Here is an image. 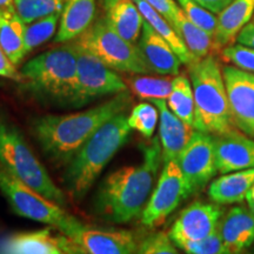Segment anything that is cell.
Listing matches in <instances>:
<instances>
[{
	"label": "cell",
	"mask_w": 254,
	"mask_h": 254,
	"mask_svg": "<svg viewBox=\"0 0 254 254\" xmlns=\"http://www.w3.org/2000/svg\"><path fill=\"white\" fill-rule=\"evenodd\" d=\"M24 30L25 23L15 11L0 12V47L15 66L26 56Z\"/></svg>",
	"instance_id": "cell-25"
},
{
	"label": "cell",
	"mask_w": 254,
	"mask_h": 254,
	"mask_svg": "<svg viewBox=\"0 0 254 254\" xmlns=\"http://www.w3.org/2000/svg\"><path fill=\"white\" fill-rule=\"evenodd\" d=\"M254 15V0H233L217 17L213 39L218 52L237 41L240 31Z\"/></svg>",
	"instance_id": "cell-20"
},
{
	"label": "cell",
	"mask_w": 254,
	"mask_h": 254,
	"mask_svg": "<svg viewBox=\"0 0 254 254\" xmlns=\"http://www.w3.org/2000/svg\"><path fill=\"white\" fill-rule=\"evenodd\" d=\"M187 67L194 94V128L212 135L236 129L222 67L215 56L195 59Z\"/></svg>",
	"instance_id": "cell-4"
},
{
	"label": "cell",
	"mask_w": 254,
	"mask_h": 254,
	"mask_svg": "<svg viewBox=\"0 0 254 254\" xmlns=\"http://www.w3.org/2000/svg\"><path fill=\"white\" fill-rule=\"evenodd\" d=\"M0 77L11 79V80L24 82V77L21 72H19L12 60L0 47Z\"/></svg>",
	"instance_id": "cell-36"
},
{
	"label": "cell",
	"mask_w": 254,
	"mask_h": 254,
	"mask_svg": "<svg viewBox=\"0 0 254 254\" xmlns=\"http://www.w3.org/2000/svg\"><path fill=\"white\" fill-rule=\"evenodd\" d=\"M2 11V9H0V12H1Z\"/></svg>",
	"instance_id": "cell-44"
},
{
	"label": "cell",
	"mask_w": 254,
	"mask_h": 254,
	"mask_svg": "<svg viewBox=\"0 0 254 254\" xmlns=\"http://www.w3.org/2000/svg\"><path fill=\"white\" fill-rule=\"evenodd\" d=\"M254 184V167L222 174L208 186V196L219 205L244 201Z\"/></svg>",
	"instance_id": "cell-23"
},
{
	"label": "cell",
	"mask_w": 254,
	"mask_h": 254,
	"mask_svg": "<svg viewBox=\"0 0 254 254\" xmlns=\"http://www.w3.org/2000/svg\"><path fill=\"white\" fill-rule=\"evenodd\" d=\"M177 161L185 177L190 195L204 190L218 173L214 135L195 129Z\"/></svg>",
	"instance_id": "cell-11"
},
{
	"label": "cell",
	"mask_w": 254,
	"mask_h": 254,
	"mask_svg": "<svg viewBox=\"0 0 254 254\" xmlns=\"http://www.w3.org/2000/svg\"><path fill=\"white\" fill-rule=\"evenodd\" d=\"M202 7L208 9L209 12L214 14H219L226 6L231 4L233 0H194Z\"/></svg>",
	"instance_id": "cell-38"
},
{
	"label": "cell",
	"mask_w": 254,
	"mask_h": 254,
	"mask_svg": "<svg viewBox=\"0 0 254 254\" xmlns=\"http://www.w3.org/2000/svg\"><path fill=\"white\" fill-rule=\"evenodd\" d=\"M171 25L174 27V30L177 31V33L179 34V37L182 38L187 49L194 56L195 59L219 53L213 36L202 30L198 25L192 23L184 13L180 6L173 20L171 21Z\"/></svg>",
	"instance_id": "cell-24"
},
{
	"label": "cell",
	"mask_w": 254,
	"mask_h": 254,
	"mask_svg": "<svg viewBox=\"0 0 254 254\" xmlns=\"http://www.w3.org/2000/svg\"><path fill=\"white\" fill-rule=\"evenodd\" d=\"M253 23H254V15H253Z\"/></svg>",
	"instance_id": "cell-43"
},
{
	"label": "cell",
	"mask_w": 254,
	"mask_h": 254,
	"mask_svg": "<svg viewBox=\"0 0 254 254\" xmlns=\"http://www.w3.org/2000/svg\"><path fill=\"white\" fill-rule=\"evenodd\" d=\"M173 79L160 77H133L128 85L140 99H167L172 91Z\"/></svg>",
	"instance_id": "cell-29"
},
{
	"label": "cell",
	"mask_w": 254,
	"mask_h": 254,
	"mask_svg": "<svg viewBox=\"0 0 254 254\" xmlns=\"http://www.w3.org/2000/svg\"><path fill=\"white\" fill-rule=\"evenodd\" d=\"M73 43L77 51L78 78L73 106H81L97 98L127 91L126 82L114 72V69L84 47L79 46L74 40Z\"/></svg>",
	"instance_id": "cell-9"
},
{
	"label": "cell",
	"mask_w": 254,
	"mask_h": 254,
	"mask_svg": "<svg viewBox=\"0 0 254 254\" xmlns=\"http://www.w3.org/2000/svg\"><path fill=\"white\" fill-rule=\"evenodd\" d=\"M134 2L138 6L139 11H140L145 20L170 44L183 64L190 65V63L194 62V56L190 52L185 43H184L182 38L179 37V34L177 33V31L174 30V27L170 24V21L166 18L163 17L157 9H154L145 0H134Z\"/></svg>",
	"instance_id": "cell-26"
},
{
	"label": "cell",
	"mask_w": 254,
	"mask_h": 254,
	"mask_svg": "<svg viewBox=\"0 0 254 254\" xmlns=\"http://www.w3.org/2000/svg\"><path fill=\"white\" fill-rule=\"evenodd\" d=\"M0 165L19 180L60 206L66 205L64 192L51 179L20 131L0 114Z\"/></svg>",
	"instance_id": "cell-6"
},
{
	"label": "cell",
	"mask_w": 254,
	"mask_h": 254,
	"mask_svg": "<svg viewBox=\"0 0 254 254\" xmlns=\"http://www.w3.org/2000/svg\"><path fill=\"white\" fill-rule=\"evenodd\" d=\"M237 41L241 45H245L254 49V23H249L240 31Z\"/></svg>",
	"instance_id": "cell-39"
},
{
	"label": "cell",
	"mask_w": 254,
	"mask_h": 254,
	"mask_svg": "<svg viewBox=\"0 0 254 254\" xmlns=\"http://www.w3.org/2000/svg\"><path fill=\"white\" fill-rule=\"evenodd\" d=\"M246 201H247V205H249V207L254 212V184L250 189L249 193H247Z\"/></svg>",
	"instance_id": "cell-41"
},
{
	"label": "cell",
	"mask_w": 254,
	"mask_h": 254,
	"mask_svg": "<svg viewBox=\"0 0 254 254\" xmlns=\"http://www.w3.org/2000/svg\"><path fill=\"white\" fill-rule=\"evenodd\" d=\"M105 18L109 24L129 43L140 38L145 19L134 0H103Z\"/></svg>",
	"instance_id": "cell-21"
},
{
	"label": "cell",
	"mask_w": 254,
	"mask_h": 254,
	"mask_svg": "<svg viewBox=\"0 0 254 254\" xmlns=\"http://www.w3.org/2000/svg\"><path fill=\"white\" fill-rule=\"evenodd\" d=\"M129 105L131 95L128 92H120L110 100L86 111L38 117L32 122L31 129L51 161L67 165L88 138L116 114L125 112Z\"/></svg>",
	"instance_id": "cell-2"
},
{
	"label": "cell",
	"mask_w": 254,
	"mask_h": 254,
	"mask_svg": "<svg viewBox=\"0 0 254 254\" xmlns=\"http://www.w3.org/2000/svg\"><path fill=\"white\" fill-rule=\"evenodd\" d=\"M222 215L224 209L217 202L195 201L183 209L168 231V236L176 246L184 241L204 239L218 231Z\"/></svg>",
	"instance_id": "cell-13"
},
{
	"label": "cell",
	"mask_w": 254,
	"mask_h": 254,
	"mask_svg": "<svg viewBox=\"0 0 254 254\" xmlns=\"http://www.w3.org/2000/svg\"><path fill=\"white\" fill-rule=\"evenodd\" d=\"M189 196V186L178 161H166L141 213V224L150 228L160 226Z\"/></svg>",
	"instance_id": "cell-10"
},
{
	"label": "cell",
	"mask_w": 254,
	"mask_h": 254,
	"mask_svg": "<svg viewBox=\"0 0 254 254\" xmlns=\"http://www.w3.org/2000/svg\"><path fill=\"white\" fill-rule=\"evenodd\" d=\"M221 59L226 63H231L244 71L254 73V49L241 44H232L224 47L220 52Z\"/></svg>",
	"instance_id": "cell-33"
},
{
	"label": "cell",
	"mask_w": 254,
	"mask_h": 254,
	"mask_svg": "<svg viewBox=\"0 0 254 254\" xmlns=\"http://www.w3.org/2000/svg\"><path fill=\"white\" fill-rule=\"evenodd\" d=\"M214 148L220 174L254 167V138L240 129L214 135Z\"/></svg>",
	"instance_id": "cell-16"
},
{
	"label": "cell",
	"mask_w": 254,
	"mask_h": 254,
	"mask_svg": "<svg viewBox=\"0 0 254 254\" xmlns=\"http://www.w3.org/2000/svg\"><path fill=\"white\" fill-rule=\"evenodd\" d=\"M127 122L132 129L140 133L145 139H151L159 122V110L154 104H138L127 117Z\"/></svg>",
	"instance_id": "cell-31"
},
{
	"label": "cell",
	"mask_w": 254,
	"mask_h": 254,
	"mask_svg": "<svg viewBox=\"0 0 254 254\" xmlns=\"http://www.w3.org/2000/svg\"><path fill=\"white\" fill-rule=\"evenodd\" d=\"M65 0H13L15 13L25 24L63 11Z\"/></svg>",
	"instance_id": "cell-30"
},
{
	"label": "cell",
	"mask_w": 254,
	"mask_h": 254,
	"mask_svg": "<svg viewBox=\"0 0 254 254\" xmlns=\"http://www.w3.org/2000/svg\"><path fill=\"white\" fill-rule=\"evenodd\" d=\"M60 15H62V12L50 14L47 17L32 21V23L25 24L24 40L26 55L55 36Z\"/></svg>",
	"instance_id": "cell-28"
},
{
	"label": "cell",
	"mask_w": 254,
	"mask_h": 254,
	"mask_svg": "<svg viewBox=\"0 0 254 254\" xmlns=\"http://www.w3.org/2000/svg\"><path fill=\"white\" fill-rule=\"evenodd\" d=\"M138 50L150 73L159 75H177L182 60L172 47L147 21H144Z\"/></svg>",
	"instance_id": "cell-17"
},
{
	"label": "cell",
	"mask_w": 254,
	"mask_h": 254,
	"mask_svg": "<svg viewBox=\"0 0 254 254\" xmlns=\"http://www.w3.org/2000/svg\"><path fill=\"white\" fill-rule=\"evenodd\" d=\"M132 128L127 114L120 112L106 122L73 155L64 183L74 200H81L106 165L128 140Z\"/></svg>",
	"instance_id": "cell-3"
},
{
	"label": "cell",
	"mask_w": 254,
	"mask_h": 254,
	"mask_svg": "<svg viewBox=\"0 0 254 254\" xmlns=\"http://www.w3.org/2000/svg\"><path fill=\"white\" fill-rule=\"evenodd\" d=\"M24 82L46 99L73 105L77 91V51L74 43L41 53L21 68Z\"/></svg>",
	"instance_id": "cell-5"
},
{
	"label": "cell",
	"mask_w": 254,
	"mask_h": 254,
	"mask_svg": "<svg viewBox=\"0 0 254 254\" xmlns=\"http://www.w3.org/2000/svg\"><path fill=\"white\" fill-rule=\"evenodd\" d=\"M250 249H251V250H252V251H251V252H253V253H254V243H253V245L250 247Z\"/></svg>",
	"instance_id": "cell-42"
},
{
	"label": "cell",
	"mask_w": 254,
	"mask_h": 254,
	"mask_svg": "<svg viewBox=\"0 0 254 254\" xmlns=\"http://www.w3.org/2000/svg\"><path fill=\"white\" fill-rule=\"evenodd\" d=\"M145 1L148 2L154 9H157L163 17L166 18L170 24L179 9V6L176 4L174 0H145Z\"/></svg>",
	"instance_id": "cell-37"
},
{
	"label": "cell",
	"mask_w": 254,
	"mask_h": 254,
	"mask_svg": "<svg viewBox=\"0 0 254 254\" xmlns=\"http://www.w3.org/2000/svg\"><path fill=\"white\" fill-rule=\"evenodd\" d=\"M142 163L114 171L104 179L94 198L95 213L105 220L126 224L141 215L153 192L163 163L159 138L142 144Z\"/></svg>",
	"instance_id": "cell-1"
},
{
	"label": "cell",
	"mask_w": 254,
	"mask_h": 254,
	"mask_svg": "<svg viewBox=\"0 0 254 254\" xmlns=\"http://www.w3.org/2000/svg\"><path fill=\"white\" fill-rule=\"evenodd\" d=\"M95 5V0H65L56 43H68L84 33L93 23Z\"/></svg>",
	"instance_id": "cell-22"
},
{
	"label": "cell",
	"mask_w": 254,
	"mask_h": 254,
	"mask_svg": "<svg viewBox=\"0 0 254 254\" xmlns=\"http://www.w3.org/2000/svg\"><path fill=\"white\" fill-rule=\"evenodd\" d=\"M177 247L189 254H226L219 228L217 232L204 239L184 241V243L178 244Z\"/></svg>",
	"instance_id": "cell-34"
},
{
	"label": "cell",
	"mask_w": 254,
	"mask_h": 254,
	"mask_svg": "<svg viewBox=\"0 0 254 254\" xmlns=\"http://www.w3.org/2000/svg\"><path fill=\"white\" fill-rule=\"evenodd\" d=\"M0 9H2V11H15L13 0H0Z\"/></svg>",
	"instance_id": "cell-40"
},
{
	"label": "cell",
	"mask_w": 254,
	"mask_h": 254,
	"mask_svg": "<svg viewBox=\"0 0 254 254\" xmlns=\"http://www.w3.org/2000/svg\"><path fill=\"white\" fill-rule=\"evenodd\" d=\"M180 8L192 23L198 25L202 30L213 36L217 26V17L208 9L202 7L194 0H177Z\"/></svg>",
	"instance_id": "cell-32"
},
{
	"label": "cell",
	"mask_w": 254,
	"mask_h": 254,
	"mask_svg": "<svg viewBox=\"0 0 254 254\" xmlns=\"http://www.w3.org/2000/svg\"><path fill=\"white\" fill-rule=\"evenodd\" d=\"M222 74L234 125L254 138V73L226 65L222 67Z\"/></svg>",
	"instance_id": "cell-12"
},
{
	"label": "cell",
	"mask_w": 254,
	"mask_h": 254,
	"mask_svg": "<svg viewBox=\"0 0 254 254\" xmlns=\"http://www.w3.org/2000/svg\"><path fill=\"white\" fill-rule=\"evenodd\" d=\"M167 106L178 118L194 127V94L190 78L185 74L173 78L172 91L167 98Z\"/></svg>",
	"instance_id": "cell-27"
},
{
	"label": "cell",
	"mask_w": 254,
	"mask_h": 254,
	"mask_svg": "<svg viewBox=\"0 0 254 254\" xmlns=\"http://www.w3.org/2000/svg\"><path fill=\"white\" fill-rule=\"evenodd\" d=\"M74 41L114 71L135 74L150 73L138 46L124 39L105 17L93 21Z\"/></svg>",
	"instance_id": "cell-8"
},
{
	"label": "cell",
	"mask_w": 254,
	"mask_h": 254,
	"mask_svg": "<svg viewBox=\"0 0 254 254\" xmlns=\"http://www.w3.org/2000/svg\"><path fill=\"white\" fill-rule=\"evenodd\" d=\"M79 253L131 254L138 253V244L131 232L105 231L82 226L68 237Z\"/></svg>",
	"instance_id": "cell-15"
},
{
	"label": "cell",
	"mask_w": 254,
	"mask_h": 254,
	"mask_svg": "<svg viewBox=\"0 0 254 254\" xmlns=\"http://www.w3.org/2000/svg\"><path fill=\"white\" fill-rule=\"evenodd\" d=\"M53 228V227H52ZM51 227L34 232H21L0 241V253L12 254H71L78 247L65 234H56Z\"/></svg>",
	"instance_id": "cell-14"
},
{
	"label": "cell",
	"mask_w": 254,
	"mask_h": 254,
	"mask_svg": "<svg viewBox=\"0 0 254 254\" xmlns=\"http://www.w3.org/2000/svg\"><path fill=\"white\" fill-rule=\"evenodd\" d=\"M0 190L20 217L43 222L71 237L82 224L71 217L62 206L37 192L0 165Z\"/></svg>",
	"instance_id": "cell-7"
},
{
	"label": "cell",
	"mask_w": 254,
	"mask_h": 254,
	"mask_svg": "<svg viewBox=\"0 0 254 254\" xmlns=\"http://www.w3.org/2000/svg\"><path fill=\"white\" fill-rule=\"evenodd\" d=\"M226 254L243 253L254 243V212L250 207L231 208L219 224Z\"/></svg>",
	"instance_id": "cell-19"
},
{
	"label": "cell",
	"mask_w": 254,
	"mask_h": 254,
	"mask_svg": "<svg viewBox=\"0 0 254 254\" xmlns=\"http://www.w3.org/2000/svg\"><path fill=\"white\" fill-rule=\"evenodd\" d=\"M178 247L165 232H157L146 237L138 245V253L141 254H177Z\"/></svg>",
	"instance_id": "cell-35"
},
{
	"label": "cell",
	"mask_w": 254,
	"mask_h": 254,
	"mask_svg": "<svg viewBox=\"0 0 254 254\" xmlns=\"http://www.w3.org/2000/svg\"><path fill=\"white\" fill-rule=\"evenodd\" d=\"M159 110V140L161 145L163 163L177 160L192 138L195 128L178 118L165 99L151 100Z\"/></svg>",
	"instance_id": "cell-18"
}]
</instances>
